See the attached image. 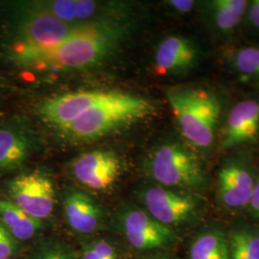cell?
<instances>
[{
	"label": "cell",
	"mask_w": 259,
	"mask_h": 259,
	"mask_svg": "<svg viewBox=\"0 0 259 259\" xmlns=\"http://www.w3.org/2000/svg\"><path fill=\"white\" fill-rule=\"evenodd\" d=\"M40 259H66V256L61 250H51L46 253Z\"/></svg>",
	"instance_id": "27"
},
{
	"label": "cell",
	"mask_w": 259,
	"mask_h": 259,
	"mask_svg": "<svg viewBox=\"0 0 259 259\" xmlns=\"http://www.w3.org/2000/svg\"><path fill=\"white\" fill-rule=\"evenodd\" d=\"M64 207L67 223L76 232L88 234L98 229L101 209L90 196L72 191L66 196Z\"/></svg>",
	"instance_id": "16"
},
{
	"label": "cell",
	"mask_w": 259,
	"mask_h": 259,
	"mask_svg": "<svg viewBox=\"0 0 259 259\" xmlns=\"http://www.w3.org/2000/svg\"><path fill=\"white\" fill-rule=\"evenodd\" d=\"M155 111L154 105L143 97L113 92L108 99L60 130L67 139L91 141L143 120Z\"/></svg>",
	"instance_id": "2"
},
{
	"label": "cell",
	"mask_w": 259,
	"mask_h": 259,
	"mask_svg": "<svg viewBox=\"0 0 259 259\" xmlns=\"http://www.w3.org/2000/svg\"><path fill=\"white\" fill-rule=\"evenodd\" d=\"M35 149L34 136L18 127L0 128V172L20 166Z\"/></svg>",
	"instance_id": "15"
},
{
	"label": "cell",
	"mask_w": 259,
	"mask_h": 259,
	"mask_svg": "<svg viewBox=\"0 0 259 259\" xmlns=\"http://www.w3.org/2000/svg\"><path fill=\"white\" fill-rule=\"evenodd\" d=\"M123 228L131 246L139 250L160 249L176 240V233L171 227L158 222L148 212L139 208L125 213Z\"/></svg>",
	"instance_id": "10"
},
{
	"label": "cell",
	"mask_w": 259,
	"mask_h": 259,
	"mask_svg": "<svg viewBox=\"0 0 259 259\" xmlns=\"http://www.w3.org/2000/svg\"><path fill=\"white\" fill-rule=\"evenodd\" d=\"M258 132V101L244 100L237 103L226 121L223 147L230 149L250 142L255 139Z\"/></svg>",
	"instance_id": "13"
},
{
	"label": "cell",
	"mask_w": 259,
	"mask_h": 259,
	"mask_svg": "<svg viewBox=\"0 0 259 259\" xmlns=\"http://www.w3.org/2000/svg\"><path fill=\"white\" fill-rule=\"evenodd\" d=\"M124 27L122 22L92 25L56 47H17L14 58L20 65L38 70L82 69L110 55L123 37Z\"/></svg>",
	"instance_id": "1"
},
{
	"label": "cell",
	"mask_w": 259,
	"mask_h": 259,
	"mask_svg": "<svg viewBox=\"0 0 259 259\" xmlns=\"http://www.w3.org/2000/svg\"><path fill=\"white\" fill-rule=\"evenodd\" d=\"M71 168L81 185L94 191H106L119 179L122 162L111 150L96 149L76 157Z\"/></svg>",
	"instance_id": "9"
},
{
	"label": "cell",
	"mask_w": 259,
	"mask_h": 259,
	"mask_svg": "<svg viewBox=\"0 0 259 259\" xmlns=\"http://www.w3.org/2000/svg\"><path fill=\"white\" fill-rule=\"evenodd\" d=\"M170 6L180 13H189L194 7V1L189 0H172L168 2Z\"/></svg>",
	"instance_id": "25"
},
{
	"label": "cell",
	"mask_w": 259,
	"mask_h": 259,
	"mask_svg": "<svg viewBox=\"0 0 259 259\" xmlns=\"http://www.w3.org/2000/svg\"><path fill=\"white\" fill-rule=\"evenodd\" d=\"M166 97L186 140L198 148L209 147L221 113L218 98L205 90L193 88L168 90Z\"/></svg>",
	"instance_id": "3"
},
{
	"label": "cell",
	"mask_w": 259,
	"mask_h": 259,
	"mask_svg": "<svg viewBox=\"0 0 259 259\" xmlns=\"http://www.w3.org/2000/svg\"><path fill=\"white\" fill-rule=\"evenodd\" d=\"M231 259H259V230L251 227L237 229L229 235Z\"/></svg>",
	"instance_id": "20"
},
{
	"label": "cell",
	"mask_w": 259,
	"mask_h": 259,
	"mask_svg": "<svg viewBox=\"0 0 259 259\" xmlns=\"http://www.w3.org/2000/svg\"><path fill=\"white\" fill-rule=\"evenodd\" d=\"M249 206H250L251 214L254 217L259 218V179L256 180V182H255L253 193L251 196Z\"/></svg>",
	"instance_id": "26"
},
{
	"label": "cell",
	"mask_w": 259,
	"mask_h": 259,
	"mask_svg": "<svg viewBox=\"0 0 259 259\" xmlns=\"http://www.w3.org/2000/svg\"><path fill=\"white\" fill-rule=\"evenodd\" d=\"M83 259H117V252L109 242L98 241L85 250Z\"/></svg>",
	"instance_id": "22"
},
{
	"label": "cell",
	"mask_w": 259,
	"mask_h": 259,
	"mask_svg": "<svg viewBox=\"0 0 259 259\" xmlns=\"http://www.w3.org/2000/svg\"><path fill=\"white\" fill-rule=\"evenodd\" d=\"M154 259H162V258H154Z\"/></svg>",
	"instance_id": "28"
},
{
	"label": "cell",
	"mask_w": 259,
	"mask_h": 259,
	"mask_svg": "<svg viewBox=\"0 0 259 259\" xmlns=\"http://www.w3.org/2000/svg\"><path fill=\"white\" fill-rule=\"evenodd\" d=\"M233 65L245 76L259 79V48L244 47L233 57Z\"/></svg>",
	"instance_id": "21"
},
{
	"label": "cell",
	"mask_w": 259,
	"mask_h": 259,
	"mask_svg": "<svg viewBox=\"0 0 259 259\" xmlns=\"http://www.w3.org/2000/svg\"><path fill=\"white\" fill-rule=\"evenodd\" d=\"M210 6L215 25L223 32H229L240 23L249 2L245 0H215Z\"/></svg>",
	"instance_id": "19"
},
{
	"label": "cell",
	"mask_w": 259,
	"mask_h": 259,
	"mask_svg": "<svg viewBox=\"0 0 259 259\" xmlns=\"http://www.w3.org/2000/svg\"><path fill=\"white\" fill-rule=\"evenodd\" d=\"M9 193L12 202L35 219H46L53 212L55 187L44 172L33 171L16 177L10 184Z\"/></svg>",
	"instance_id": "6"
},
{
	"label": "cell",
	"mask_w": 259,
	"mask_h": 259,
	"mask_svg": "<svg viewBox=\"0 0 259 259\" xmlns=\"http://www.w3.org/2000/svg\"><path fill=\"white\" fill-rule=\"evenodd\" d=\"M30 10L42 12L75 25L120 23L126 18L127 5L121 2L88 0L35 1Z\"/></svg>",
	"instance_id": "5"
},
{
	"label": "cell",
	"mask_w": 259,
	"mask_h": 259,
	"mask_svg": "<svg viewBox=\"0 0 259 259\" xmlns=\"http://www.w3.org/2000/svg\"><path fill=\"white\" fill-rule=\"evenodd\" d=\"M0 224L19 240L32 238L41 227L40 220L29 216L7 200H0Z\"/></svg>",
	"instance_id": "18"
},
{
	"label": "cell",
	"mask_w": 259,
	"mask_h": 259,
	"mask_svg": "<svg viewBox=\"0 0 259 259\" xmlns=\"http://www.w3.org/2000/svg\"><path fill=\"white\" fill-rule=\"evenodd\" d=\"M142 200L147 212L168 227L189 222L198 212V201L192 195L164 186H150Z\"/></svg>",
	"instance_id": "8"
},
{
	"label": "cell",
	"mask_w": 259,
	"mask_h": 259,
	"mask_svg": "<svg viewBox=\"0 0 259 259\" xmlns=\"http://www.w3.org/2000/svg\"><path fill=\"white\" fill-rule=\"evenodd\" d=\"M256 180L239 163H228L220 169L217 192L220 202L229 208H241L250 204Z\"/></svg>",
	"instance_id": "12"
},
{
	"label": "cell",
	"mask_w": 259,
	"mask_h": 259,
	"mask_svg": "<svg viewBox=\"0 0 259 259\" xmlns=\"http://www.w3.org/2000/svg\"><path fill=\"white\" fill-rule=\"evenodd\" d=\"M151 177L161 186L200 189L206 183L204 168L193 153L178 143H165L153 151L147 160Z\"/></svg>",
	"instance_id": "4"
},
{
	"label": "cell",
	"mask_w": 259,
	"mask_h": 259,
	"mask_svg": "<svg viewBox=\"0 0 259 259\" xmlns=\"http://www.w3.org/2000/svg\"><path fill=\"white\" fill-rule=\"evenodd\" d=\"M198 60V50L189 39L181 36L167 37L155 54L158 73L179 74L189 70Z\"/></svg>",
	"instance_id": "14"
},
{
	"label": "cell",
	"mask_w": 259,
	"mask_h": 259,
	"mask_svg": "<svg viewBox=\"0 0 259 259\" xmlns=\"http://www.w3.org/2000/svg\"><path fill=\"white\" fill-rule=\"evenodd\" d=\"M90 26L92 25L70 24L51 15L29 9L20 25V42L18 47L28 48L56 47Z\"/></svg>",
	"instance_id": "7"
},
{
	"label": "cell",
	"mask_w": 259,
	"mask_h": 259,
	"mask_svg": "<svg viewBox=\"0 0 259 259\" xmlns=\"http://www.w3.org/2000/svg\"><path fill=\"white\" fill-rule=\"evenodd\" d=\"M113 92L89 91L66 93L42 103L39 112L49 124L62 129L91 110L94 106L108 99Z\"/></svg>",
	"instance_id": "11"
},
{
	"label": "cell",
	"mask_w": 259,
	"mask_h": 259,
	"mask_svg": "<svg viewBox=\"0 0 259 259\" xmlns=\"http://www.w3.org/2000/svg\"><path fill=\"white\" fill-rule=\"evenodd\" d=\"M14 250L15 245L11 234L0 224V259H9Z\"/></svg>",
	"instance_id": "23"
},
{
	"label": "cell",
	"mask_w": 259,
	"mask_h": 259,
	"mask_svg": "<svg viewBox=\"0 0 259 259\" xmlns=\"http://www.w3.org/2000/svg\"><path fill=\"white\" fill-rule=\"evenodd\" d=\"M248 17L250 23L259 29V0L251 1L248 6Z\"/></svg>",
	"instance_id": "24"
},
{
	"label": "cell",
	"mask_w": 259,
	"mask_h": 259,
	"mask_svg": "<svg viewBox=\"0 0 259 259\" xmlns=\"http://www.w3.org/2000/svg\"><path fill=\"white\" fill-rule=\"evenodd\" d=\"M189 259H231L229 235L218 228L204 230L192 242Z\"/></svg>",
	"instance_id": "17"
}]
</instances>
